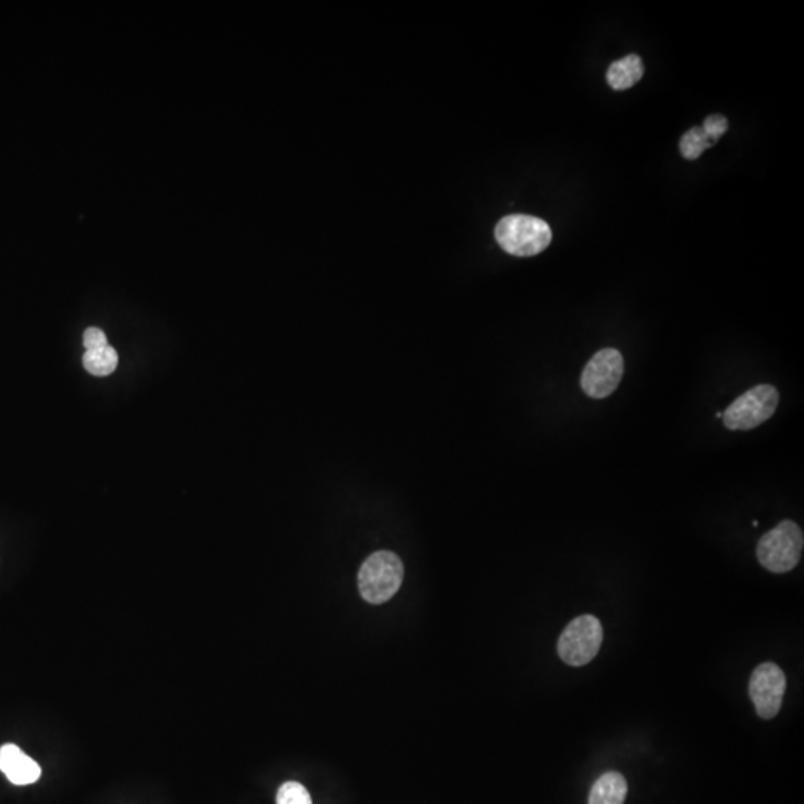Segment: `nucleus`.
I'll return each instance as SVG.
<instances>
[{"instance_id": "nucleus-15", "label": "nucleus", "mask_w": 804, "mask_h": 804, "mask_svg": "<svg viewBox=\"0 0 804 804\" xmlns=\"http://www.w3.org/2000/svg\"><path fill=\"white\" fill-rule=\"evenodd\" d=\"M84 346L87 347V350L100 349V347L108 346V338L99 328H88L84 334Z\"/></svg>"}, {"instance_id": "nucleus-5", "label": "nucleus", "mask_w": 804, "mask_h": 804, "mask_svg": "<svg viewBox=\"0 0 804 804\" xmlns=\"http://www.w3.org/2000/svg\"><path fill=\"white\" fill-rule=\"evenodd\" d=\"M775 386L758 385L740 395L723 413L724 425L732 431H749L770 419L778 408Z\"/></svg>"}, {"instance_id": "nucleus-4", "label": "nucleus", "mask_w": 804, "mask_h": 804, "mask_svg": "<svg viewBox=\"0 0 804 804\" xmlns=\"http://www.w3.org/2000/svg\"><path fill=\"white\" fill-rule=\"evenodd\" d=\"M603 641L601 621L581 615L566 626L557 642L560 659L569 666H584L598 656Z\"/></svg>"}, {"instance_id": "nucleus-11", "label": "nucleus", "mask_w": 804, "mask_h": 804, "mask_svg": "<svg viewBox=\"0 0 804 804\" xmlns=\"http://www.w3.org/2000/svg\"><path fill=\"white\" fill-rule=\"evenodd\" d=\"M82 362L88 373L97 377H105L117 370L118 353L115 352L114 347L108 344L100 349L87 350Z\"/></svg>"}, {"instance_id": "nucleus-1", "label": "nucleus", "mask_w": 804, "mask_h": 804, "mask_svg": "<svg viewBox=\"0 0 804 804\" xmlns=\"http://www.w3.org/2000/svg\"><path fill=\"white\" fill-rule=\"evenodd\" d=\"M498 245L514 257H534L551 243V228L542 219L529 215L502 218L495 228Z\"/></svg>"}, {"instance_id": "nucleus-3", "label": "nucleus", "mask_w": 804, "mask_h": 804, "mask_svg": "<svg viewBox=\"0 0 804 804\" xmlns=\"http://www.w3.org/2000/svg\"><path fill=\"white\" fill-rule=\"evenodd\" d=\"M803 551V532L799 525L784 520L758 541V562L767 571L785 574L799 565Z\"/></svg>"}, {"instance_id": "nucleus-14", "label": "nucleus", "mask_w": 804, "mask_h": 804, "mask_svg": "<svg viewBox=\"0 0 804 804\" xmlns=\"http://www.w3.org/2000/svg\"><path fill=\"white\" fill-rule=\"evenodd\" d=\"M702 130L706 137L711 140L712 145H715L721 139V136L729 130V121L720 114L709 115L705 123H703Z\"/></svg>"}, {"instance_id": "nucleus-6", "label": "nucleus", "mask_w": 804, "mask_h": 804, "mask_svg": "<svg viewBox=\"0 0 804 804\" xmlns=\"http://www.w3.org/2000/svg\"><path fill=\"white\" fill-rule=\"evenodd\" d=\"M624 361L617 349H602L590 359L581 376V389L593 400L608 398L620 385Z\"/></svg>"}, {"instance_id": "nucleus-9", "label": "nucleus", "mask_w": 804, "mask_h": 804, "mask_svg": "<svg viewBox=\"0 0 804 804\" xmlns=\"http://www.w3.org/2000/svg\"><path fill=\"white\" fill-rule=\"evenodd\" d=\"M642 75H644L642 60L636 54H629L609 66L606 81L614 90L623 91L641 81Z\"/></svg>"}, {"instance_id": "nucleus-12", "label": "nucleus", "mask_w": 804, "mask_h": 804, "mask_svg": "<svg viewBox=\"0 0 804 804\" xmlns=\"http://www.w3.org/2000/svg\"><path fill=\"white\" fill-rule=\"evenodd\" d=\"M711 146V140L703 133L702 127H694V129L688 130L682 136L681 142H679L681 154L687 160H697Z\"/></svg>"}, {"instance_id": "nucleus-7", "label": "nucleus", "mask_w": 804, "mask_h": 804, "mask_svg": "<svg viewBox=\"0 0 804 804\" xmlns=\"http://www.w3.org/2000/svg\"><path fill=\"white\" fill-rule=\"evenodd\" d=\"M787 690V676L775 663H763L752 672L749 696L754 702L758 717L772 720L779 714Z\"/></svg>"}, {"instance_id": "nucleus-13", "label": "nucleus", "mask_w": 804, "mask_h": 804, "mask_svg": "<svg viewBox=\"0 0 804 804\" xmlns=\"http://www.w3.org/2000/svg\"><path fill=\"white\" fill-rule=\"evenodd\" d=\"M277 804H313L309 791L298 782H286L277 791Z\"/></svg>"}, {"instance_id": "nucleus-8", "label": "nucleus", "mask_w": 804, "mask_h": 804, "mask_svg": "<svg viewBox=\"0 0 804 804\" xmlns=\"http://www.w3.org/2000/svg\"><path fill=\"white\" fill-rule=\"evenodd\" d=\"M0 770L11 784L18 787L35 784L42 775L39 764L14 743L0 746Z\"/></svg>"}, {"instance_id": "nucleus-2", "label": "nucleus", "mask_w": 804, "mask_h": 804, "mask_svg": "<svg viewBox=\"0 0 804 804\" xmlns=\"http://www.w3.org/2000/svg\"><path fill=\"white\" fill-rule=\"evenodd\" d=\"M402 578L404 566L400 557L392 551H377L359 569V592L368 603L380 605L394 598L400 590Z\"/></svg>"}, {"instance_id": "nucleus-10", "label": "nucleus", "mask_w": 804, "mask_h": 804, "mask_svg": "<svg viewBox=\"0 0 804 804\" xmlns=\"http://www.w3.org/2000/svg\"><path fill=\"white\" fill-rule=\"evenodd\" d=\"M626 796V779L620 773L608 772L593 785L589 804H623Z\"/></svg>"}]
</instances>
